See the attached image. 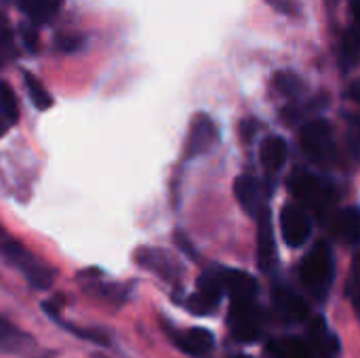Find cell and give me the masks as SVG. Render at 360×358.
Wrapping results in <instances>:
<instances>
[{
	"label": "cell",
	"instance_id": "1",
	"mask_svg": "<svg viewBox=\"0 0 360 358\" xmlns=\"http://www.w3.org/2000/svg\"><path fill=\"white\" fill-rule=\"evenodd\" d=\"M0 257L6 260L13 268H17L34 289L46 291L53 287L55 270L46 266L42 260H38L30 249H25L19 241H15L2 228H0Z\"/></svg>",
	"mask_w": 360,
	"mask_h": 358
},
{
	"label": "cell",
	"instance_id": "2",
	"mask_svg": "<svg viewBox=\"0 0 360 358\" xmlns=\"http://www.w3.org/2000/svg\"><path fill=\"white\" fill-rule=\"evenodd\" d=\"M300 276L306 289L316 298L325 300L333 283V253L327 243H316L300 266Z\"/></svg>",
	"mask_w": 360,
	"mask_h": 358
},
{
	"label": "cell",
	"instance_id": "3",
	"mask_svg": "<svg viewBox=\"0 0 360 358\" xmlns=\"http://www.w3.org/2000/svg\"><path fill=\"white\" fill-rule=\"evenodd\" d=\"M302 148L308 158L316 165H329L335 156L331 127L325 120H312L302 129Z\"/></svg>",
	"mask_w": 360,
	"mask_h": 358
},
{
	"label": "cell",
	"instance_id": "4",
	"mask_svg": "<svg viewBox=\"0 0 360 358\" xmlns=\"http://www.w3.org/2000/svg\"><path fill=\"white\" fill-rule=\"evenodd\" d=\"M289 190L297 200L306 203L316 213H323V209L329 207L327 203L331 200V186L319 179L316 175H310V173L293 175L289 179Z\"/></svg>",
	"mask_w": 360,
	"mask_h": 358
},
{
	"label": "cell",
	"instance_id": "5",
	"mask_svg": "<svg viewBox=\"0 0 360 358\" xmlns=\"http://www.w3.org/2000/svg\"><path fill=\"white\" fill-rule=\"evenodd\" d=\"M226 295L224 281H221V268L219 270H207L198 279L196 293L188 300V308L194 314H209L215 310V306Z\"/></svg>",
	"mask_w": 360,
	"mask_h": 358
},
{
	"label": "cell",
	"instance_id": "6",
	"mask_svg": "<svg viewBox=\"0 0 360 358\" xmlns=\"http://www.w3.org/2000/svg\"><path fill=\"white\" fill-rule=\"evenodd\" d=\"M230 331L238 342H255L259 338V312L255 308V302H232L230 306Z\"/></svg>",
	"mask_w": 360,
	"mask_h": 358
},
{
	"label": "cell",
	"instance_id": "7",
	"mask_svg": "<svg viewBox=\"0 0 360 358\" xmlns=\"http://www.w3.org/2000/svg\"><path fill=\"white\" fill-rule=\"evenodd\" d=\"M281 230L283 238L289 247H302L312 232V224L308 213L297 205H287L281 213Z\"/></svg>",
	"mask_w": 360,
	"mask_h": 358
},
{
	"label": "cell",
	"instance_id": "8",
	"mask_svg": "<svg viewBox=\"0 0 360 358\" xmlns=\"http://www.w3.org/2000/svg\"><path fill=\"white\" fill-rule=\"evenodd\" d=\"M215 143H217V127H215V122H213L209 116L198 114V116L192 120V127H190V133H188L186 158L202 156V154L209 152Z\"/></svg>",
	"mask_w": 360,
	"mask_h": 358
},
{
	"label": "cell",
	"instance_id": "9",
	"mask_svg": "<svg viewBox=\"0 0 360 358\" xmlns=\"http://www.w3.org/2000/svg\"><path fill=\"white\" fill-rule=\"evenodd\" d=\"M272 304L276 314L285 321V323H302L304 319H308V304L289 287H276L272 291Z\"/></svg>",
	"mask_w": 360,
	"mask_h": 358
},
{
	"label": "cell",
	"instance_id": "10",
	"mask_svg": "<svg viewBox=\"0 0 360 358\" xmlns=\"http://www.w3.org/2000/svg\"><path fill=\"white\" fill-rule=\"evenodd\" d=\"M257 264L264 272H272L276 266V241L274 230L270 222V211H259V224H257Z\"/></svg>",
	"mask_w": 360,
	"mask_h": 358
},
{
	"label": "cell",
	"instance_id": "11",
	"mask_svg": "<svg viewBox=\"0 0 360 358\" xmlns=\"http://www.w3.org/2000/svg\"><path fill=\"white\" fill-rule=\"evenodd\" d=\"M171 340L181 352H186L190 357H205L215 346L213 333L207 329H200V327L186 329V331H171Z\"/></svg>",
	"mask_w": 360,
	"mask_h": 358
},
{
	"label": "cell",
	"instance_id": "12",
	"mask_svg": "<svg viewBox=\"0 0 360 358\" xmlns=\"http://www.w3.org/2000/svg\"><path fill=\"white\" fill-rule=\"evenodd\" d=\"M135 260H137L139 266L156 272L165 281H177L179 274H181L179 264L171 257V253H167L162 249H139L135 253Z\"/></svg>",
	"mask_w": 360,
	"mask_h": 358
},
{
	"label": "cell",
	"instance_id": "13",
	"mask_svg": "<svg viewBox=\"0 0 360 358\" xmlns=\"http://www.w3.org/2000/svg\"><path fill=\"white\" fill-rule=\"evenodd\" d=\"M221 281H224V289L230 295L232 302H255L257 295V281L243 272V270H226L221 268Z\"/></svg>",
	"mask_w": 360,
	"mask_h": 358
},
{
	"label": "cell",
	"instance_id": "14",
	"mask_svg": "<svg viewBox=\"0 0 360 358\" xmlns=\"http://www.w3.org/2000/svg\"><path fill=\"white\" fill-rule=\"evenodd\" d=\"M331 232L344 243L359 245L360 243V207H348L335 213L331 219Z\"/></svg>",
	"mask_w": 360,
	"mask_h": 358
},
{
	"label": "cell",
	"instance_id": "15",
	"mask_svg": "<svg viewBox=\"0 0 360 358\" xmlns=\"http://www.w3.org/2000/svg\"><path fill=\"white\" fill-rule=\"evenodd\" d=\"M234 194L238 198V203L243 205V209L247 213H257V209L262 211V181L251 177V175H243L234 181Z\"/></svg>",
	"mask_w": 360,
	"mask_h": 358
},
{
	"label": "cell",
	"instance_id": "16",
	"mask_svg": "<svg viewBox=\"0 0 360 358\" xmlns=\"http://www.w3.org/2000/svg\"><path fill=\"white\" fill-rule=\"evenodd\" d=\"M13 2L34 23H46V21H51L59 13V8L63 4V0H13Z\"/></svg>",
	"mask_w": 360,
	"mask_h": 358
},
{
	"label": "cell",
	"instance_id": "17",
	"mask_svg": "<svg viewBox=\"0 0 360 358\" xmlns=\"http://www.w3.org/2000/svg\"><path fill=\"white\" fill-rule=\"evenodd\" d=\"M268 354L272 358H314L310 346L297 338H278L268 344Z\"/></svg>",
	"mask_w": 360,
	"mask_h": 358
},
{
	"label": "cell",
	"instance_id": "18",
	"mask_svg": "<svg viewBox=\"0 0 360 358\" xmlns=\"http://www.w3.org/2000/svg\"><path fill=\"white\" fill-rule=\"evenodd\" d=\"M287 154H289V148H287V141L278 135H270L264 139L262 143V165L268 169V171H276L285 165L287 160Z\"/></svg>",
	"mask_w": 360,
	"mask_h": 358
},
{
	"label": "cell",
	"instance_id": "19",
	"mask_svg": "<svg viewBox=\"0 0 360 358\" xmlns=\"http://www.w3.org/2000/svg\"><path fill=\"white\" fill-rule=\"evenodd\" d=\"M27 344H32V338H27L21 329H17L8 319L0 314V350L17 352V350H23Z\"/></svg>",
	"mask_w": 360,
	"mask_h": 358
},
{
	"label": "cell",
	"instance_id": "20",
	"mask_svg": "<svg viewBox=\"0 0 360 358\" xmlns=\"http://www.w3.org/2000/svg\"><path fill=\"white\" fill-rule=\"evenodd\" d=\"M0 116L6 120V124H15L19 120V101L15 91L8 82L0 80Z\"/></svg>",
	"mask_w": 360,
	"mask_h": 358
},
{
	"label": "cell",
	"instance_id": "21",
	"mask_svg": "<svg viewBox=\"0 0 360 358\" xmlns=\"http://www.w3.org/2000/svg\"><path fill=\"white\" fill-rule=\"evenodd\" d=\"M23 80H25V87H27V93H30L32 103L38 110H49L53 106V97L49 95V91L44 89V84L34 74H30V72H23Z\"/></svg>",
	"mask_w": 360,
	"mask_h": 358
},
{
	"label": "cell",
	"instance_id": "22",
	"mask_svg": "<svg viewBox=\"0 0 360 358\" xmlns=\"http://www.w3.org/2000/svg\"><path fill=\"white\" fill-rule=\"evenodd\" d=\"M348 298L352 300V306L360 317V255L354 257V264H352V272L348 281Z\"/></svg>",
	"mask_w": 360,
	"mask_h": 358
},
{
	"label": "cell",
	"instance_id": "23",
	"mask_svg": "<svg viewBox=\"0 0 360 358\" xmlns=\"http://www.w3.org/2000/svg\"><path fill=\"white\" fill-rule=\"evenodd\" d=\"M276 84H278V89L285 93V95H289V97H293V95H297L300 91H302V80L295 76V74H291V72H281V74H276Z\"/></svg>",
	"mask_w": 360,
	"mask_h": 358
},
{
	"label": "cell",
	"instance_id": "24",
	"mask_svg": "<svg viewBox=\"0 0 360 358\" xmlns=\"http://www.w3.org/2000/svg\"><path fill=\"white\" fill-rule=\"evenodd\" d=\"M15 55V46H13V36L8 32V27L2 23L0 25V68Z\"/></svg>",
	"mask_w": 360,
	"mask_h": 358
},
{
	"label": "cell",
	"instance_id": "25",
	"mask_svg": "<svg viewBox=\"0 0 360 358\" xmlns=\"http://www.w3.org/2000/svg\"><path fill=\"white\" fill-rule=\"evenodd\" d=\"M57 46L65 53H74L82 46V36L78 34H59L57 36Z\"/></svg>",
	"mask_w": 360,
	"mask_h": 358
},
{
	"label": "cell",
	"instance_id": "26",
	"mask_svg": "<svg viewBox=\"0 0 360 358\" xmlns=\"http://www.w3.org/2000/svg\"><path fill=\"white\" fill-rule=\"evenodd\" d=\"M359 49H360V40L356 34H348L344 38V55L348 61H354L359 57Z\"/></svg>",
	"mask_w": 360,
	"mask_h": 358
},
{
	"label": "cell",
	"instance_id": "27",
	"mask_svg": "<svg viewBox=\"0 0 360 358\" xmlns=\"http://www.w3.org/2000/svg\"><path fill=\"white\" fill-rule=\"evenodd\" d=\"M23 42H25L27 51H38V34H36L34 27L23 30Z\"/></svg>",
	"mask_w": 360,
	"mask_h": 358
},
{
	"label": "cell",
	"instance_id": "28",
	"mask_svg": "<svg viewBox=\"0 0 360 358\" xmlns=\"http://www.w3.org/2000/svg\"><path fill=\"white\" fill-rule=\"evenodd\" d=\"M350 143H352L354 152L360 156V122L352 124V129H350Z\"/></svg>",
	"mask_w": 360,
	"mask_h": 358
},
{
	"label": "cell",
	"instance_id": "29",
	"mask_svg": "<svg viewBox=\"0 0 360 358\" xmlns=\"http://www.w3.org/2000/svg\"><path fill=\"white\" fill-rule=\"evenodd\" d=\"M270 4H274L276 8H281L283 13H293V4L289 0H270Z\"/></svg>",
	"mask_w": 360,
	"mask_h": 358
},
{
	"label": "cell",
	"instance_id": "30",
	"mask_svg": "<svg viewBox=\"0 0 360 358\" xmlns=\"http://www.w3.org/2000/svg\"><path fill=\"white\" fill-rule=\"evenodd\" d=\"M352 15H354V21L360 25V0H352Z\"/></svg>",
	"mask_w": 360,
	"mask_h": 358
},
{
	"label": "cell",
	"instance_id": "31",
	"mask_svg": "<svg viewBox=\"0 0 360 358\" xmlns=\"http://www.w3.org/2000/svg\"><path fill=\"white\" fill-rule=\"evenodd\" d=\"M6 129H8V124H6V120L4 118H0V137L6 133Z\"/></svg>",
	"mask_w": 360,
	"mask_h": 358
},
{
	"label": "cell",
	"instance_id": "32",
	"mask_svg": "<svg viewBox=\"0 0 360 358\" xmlns=\"http://www.w3.org/2000/svg\"><path fill=\"white\" fill-rule=\"evenodd\" d=\"M236 358H251V357H245V354H240V357H236Z\"/></svg>",
	"mask_w": 360,
	"mask_h": 358
}]
</instances>
